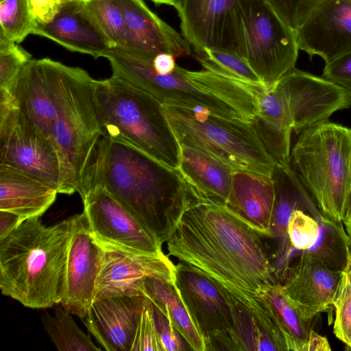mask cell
<instances>
[{
	"label": "cell",
	"instance_id": "cell-1",
	"mask_svg": "<svg viewBox=\"0 0 351 351\" xmlns=\"http://www.w3.org/2000/svg\"><path fill=\"white\" fill-rule=\"evenodd\" d=\"M187 190V204L166 241L169 256L214 281L287 350L263 298L278 282L263 234L224 205Z\"/></svg>",
	"mask_w": 351,
	"mask_h": 351
},
{
	"label": "cell",
	"instance_id": "cell-2",
	"mask_svg": "<svg viewBox=\"0 0 351 351\" xmlns=\"http://www.w3.org/2000/svg\"><path fill=\"white\" fill-rule=\"evenodd\" d=\"M101 186L141 221L163 244L188 201L179 171L125 142L101 136L86 172L82 199Z\"/></svg>",
	"mask_w": 351,
	"mask_h": 351
},
{
	"label": "cell",
	"instance_id": "cell-3",
	"mask_svg": "<svg viewBox=\"0 0 351 351\" xmlns=\"http://www.w3.org/2000/svg\"><path fill=\"white\" fill-rule=\"evenodd\" d=\"M72 230V217L51 226L36 217L0 238L1 293L31 308L61 303Z\"/></svg>",
	"mask_w": 351,
	"mask_h": 351
},
{
	"label": "cell",
	"instance_id": "cell-4",
	"mask_svg": "<svg viewBox=\"0 0 351 351\" xmlns=\"http://www.w3.org/2000/svg\"><path fill=\"white\" fill-rule=\"evenodd\" d=\"M112 75L156 98L162 105L202 110L217 116L251 121L258 112L257 94L262 86L250 85L210 71H190L176 65L166 75L150 61L112 47L104 56Z\"/></svg>",
	"mask_w": 351,
	"mask_h": 351
},
{
	"label": "cell",
	"instance_id": "cell-5",
	"mask_svg": "<svg viewBox=\"0 0 351 351\" xmlns=\"http://www.w3.org/2000/svg\"><path fill=\"white\" fill-rule=\"evenodd\" d=\"M95 97L102 136L125 142L178 170L180 145L156 98L113 75L97 80Z\"/></svg>",
	"mask_w": 351,
	"mask_h": 351
},
{
	"label": "cell",
	"instance_id": "cell-6",
	"mask_svg": "<svg viewBox=\"0 0 351 351\" xmlns=\"http://www.w3.org/2000/svg\"><path fill=\"white\" fill-rule=\"evenodd\" d=\"M96 82L85 70L66 66L51 134L60 162L59 193L77 192L80 195L102 136L95 97Z\"/></svg>",
	"mask_w": 351,
	"mask_h": 351
},
{
	"label": "cell",
	"instance_id": "cell-7",
	"mask_svg": "<svg viewBox=\"0 0 351 351\" xmlns=\"http://www.w3.org/2000/svg\"><path fill=\"white\" fill-rule=\"evenodd\" d=\"M289 166L322 217L343 222L351 180V129L328 121L305 130Z\"/></svg>",
	"mask_w": 351,
	"mask_h": 351
},
{
	"label": "cell",
	"instance_id": "cell-8",
	"mask_svg": "<svg viewBox=\"0 0 351 351\" xmlns=\"http://www.w3.org/2000/svg\"><path fill=\"white\" fill-rule=\"evenodd\" d=\"M179 144L198 147L234 171L271 176L276 165L251 122L226 118L202 110L162 105Z\"/></svg>",
	"mask_w": 351,
	"mask_h": 351
},
{
	"label": "cell",
	"instance_id": "cell-9",
	"mask_svg": "<svg viewBox=\"0 0 351 351\" xmlns=\"http://www.w3.org/2000/svg\"><path fill=\"white\" fill-rule=\"evenodd\" d=\"M240 56L266 86L295 69V31L264 0H239Z\"/></svg>",
	"mask_w": 351,
	"mask_h": 351
},
{
	"label": "cell",
	"instance_id": "cell-10",
	"mask_svg": "<svg viewBox=\"0 0 351 351\" xmlns=\"http://www.w3.org/2000/svg\"><path fill=\"white\" fill-rule=\"evenodd\" d=\"M175 285L207 350H230L237 302L206 275L182 262L175 265Z\"/></svg>",
	"mask_w": 351,
	"mask_h": 351
},
{
	"label": "cell",
	"instance_id": "cell-11",
	"mask_svg": "<svg viewBox=\"0 0 351 351\" xmlns=\"http://www.w3.org/2000/svg\"><path fill=\"white\" fill-rule=\"evenodd\" d=\"M0 163L24 171L60 191L61 168L51 141L32 126L15 103L0 106Z\"/></svg>",
	"mask_w": 351,
	"mask_h": 351
},
{
	"label": "cell",
	"instance_id": "cell-12",
	"mask_svg": "<svg viewBox=\"0 0 351 351\" xmlns=\"http://www.w3.org/2000/svg\"><path fill=\"white\" fill-rule=\"evenodd\" d=\"M182 36L196 54L221 49L240 56L239 0H173Z\"/></svg>",
	"mask_w": 351,
	"mask_h": 351
},
{
	"label": "cell",
	"instance_id": "cell-13",
	"mask_svg": "<svg viewBox=\"0 0 351 351\" xmlns=\"http://www.w3.org/2000/svg\"><path fill=\"white\" fill-rule=\"evenodd\" d=\"M276 84L286 100L293 130L298 135L351 106V90L295 68Z\"/></svg>",
	"mask_w": 351,
	"mask_h": 351
},
{
	"label": "cell",
	"instance_id": "cell-14",
	"mask_svg": "<svg viewBox=\"0 0 351 351\" xmlns=\"http://www.w3.org/2000/svg\"><path fill=\"white\" fill-rule=\"evenodd\" d=\"M90 232L99 241L148 253H161L162 244L128 208L101 186L82 199Z\"/></svg>",
	"mask_w": 351,
	"mask_h": 351
},
{
	"label": "cell",
	"instance_id": "cell-15",
	"mask_svg": "<svg viewBox=\"0 0 351 351\" xmlns=\"http://www.w3.org/2000/svg\"><path fill=\"white\" fill-rule=\"evenodd\" d=\"M66 68L48 58L32 59L20 71L9 91L25 119L49 141Z\"/></svg>",
	"mask_w": 351,
	"mask_h": 351
},
{
	"label": "cell",
	"instance_id": "cell-16",
	"mask_svg": "<svg viewBox=\"0 0 351 351\" xmlns=\"http://www.w3.org/2000/svg\"><path fill=\"white\" fill-rule=\"evenodd\" d=\"M72 237L61 304L71 314L83 319L95 296L97 281L103 261V250L90 232L84 212L72 216Z\"/></svg>",
	"mask_w": 351,
	"mask_h": 351
},
{
	"label": "cell",
	"instance_id": "cell-17",
	"mask_svg": "<svg viewBox=\"0 0 351 351\" xmlns=\"http://www.w3.org/2000/svg\"><path fill=\"white\" fill-rule=\"evenodd\" d=\"M97 241L102 247L103 261L95 298L141 292L147 278L175 284V265L163 252L148 253Z\"/></svg>",
	"mask_w": 351,
	"mask_h": 351
},
{
	"label": "cell",
	"instance_id": "cell-18",
	"mask_svg": "<svg viewBox=\"0 0 351 351\" xmlns=\"http://www.w3.org/2000/svg\"><path fill=\"white\" fill-rule=\"evenodd\" d=\"M145 296L142 292L95 297L83 319L107 351H131Z\"/></svg>",
	"mask_w": 351,
	"mask_h": 351
},
{
	"label": "cell",
	"instance_id": "cell-19",
	"mask_svg": "<svg viewBox=\"0 0 351 351\" xmlns=\"http://www.w3.org/2000/svg\"><path fill=\"white\" fill-rule=\"evenodd\" d=\"M121 9L125 24L122 48L152 62L161 53L176 58L191 54V45L173 27L160 19L143 0H114Z\"/></svg>",
	"mask_w": 351,
	"mask_h": 351
},
{
	"label": "cell",
	"instance_id": "cell-20",
	"mask_svg": "<svg viewBox=\"0 0 351 351\" xmlns=\"http://www.w3.org/2000/svg\"><path fill=\"white\" fill-rule=\"evenodd\" d=\"M295 35L299 49L325 64L351 52V0H323Z\"/></svg>",
	"mask_w": 351,
	"mask_h": 351
},
{
	"label": "cell",
	"instance_id": "cell-21",
	"mask_svg": "<svg viewBox=\"0 0 351 351\" xmlns=\"http://www.w3.org/2000/svg\"><path fill=\"white\" fill-rule=\"evenodd\" d=\"M341 274L302 252L298 263L287 271L282 286L302 318L311 322L333 305Z\"/></svg>",
	"mask_w": 351,
	"mask_h": 351
},
{
	"label": "cell",
	"instance_id": "cell-22",
	"mask_svg": "<svg viewBox=\"0 0 351 351\" xmlns=\"http://www.w3.org/2000/svg\"><path fill=\"white\" fill-rule=\"evenodd\" d=\"M84 1L62 3L50 21L36 25L34 34L50 39L71 51L88 54L95 59L103 57L112 46Z\"/></svg>",
	"mask_w": 351,
	"mask_h": 351
},
{
	"label": "cell",
	"instance_id": "cell-23",
	"mask_svg": "<svg viewBox=\"0 0 351 351\" xmlns=\"http://www.w3.org/2000/svg\"><path fill=\"white\" fill-rule=\"evenodd\" d=\"M274 202L275 189L271 176L247 171L234 172L225 206L263 236L271 235Z\"/></svg>",
	"mask_w": 351,
	"mask_h": 351
},
{
	"label": "cell",
	"instance_id": "cell-24",
	"mask_svg": "<svg viewBox=\"0 0 351 351\" xmlns=\"http://www.w3.org/2000/svg\"><path fill=\"white\" fill-rule=\"evenodd\" d=\"M257 101L258 112L250 122L275 162L288 166L293 124L286 100L274 84L258 91Z\"/></svg>",
	"mask_w": 351,
	"mask_h": 351
},
{
	"label": "cell",
	"instance_id": "cell-25",
	"mask_svg": "<svg viewBox=\"0 0 351 351\" xmlns=\"http://www.w3.org/2000/svg\"><path fill=\"white\" fill-rule=\"evenodd\" d=\"M58 189L34 175L0 163V210L25 219L40 217L56 199Z\"/></svg>",
	"mask_w": 351,
	"mask_h": 351
},
{
	"label": "cell",
	"instance_id": "cell-26",
	"mask_svg": "<svg viewBox=\"0 0 351 351\" xmlns=\"http://www.w3.org/2000/svg\"><path fill=\"white\" fill-rule=\"evenodd\" d=\"M179 145L178 171L186 186L199 195L225 206L235 171L202 149Z\"/></svg>",
	"mask_w": 351,
	"mask_h": 351
},
{
	"label": "cell",
	"instance_id": "cell-27",
	"mask_svg": "<svg viewBox=\"0 0 351 351\" xmlns=\"http://www.w3.org/2000/svg\"><path fill=\"white\" fill-rule=\"evenodd\" d=\"M271 177L275 189V202L271 223V237L280 242L279 252L288 266L291 245L287 226L291 213L300 209L317 221L322 218L316 204L289 166L276 165Z\"/></svg>",
	"mask_w": 351,
	"mask_h": 351
},
{
	"label": "cell",
	"instance_id": "cell-28",
	"mask_svg": "<svg viewBox=\"0 0 351 351\" xmlns=\"http://www.w3.org/2000/svg\"><path fill=\"white\" fill-rule=\"evenodd\" d=\"M140 290L169 318L190 350L208 351L205 339L187 311L175 284L147 278Z\"/></svg>",
	"mask_w": 351,
	"mask_h": 351
},
{
	"label": "cell",
	"instance_id": "cell-29",
	"mask_svg": "<svg viewBox=\"0 0 351 351\" xmlns=\"http://www.w3.org/2000/svg\"><path fill=\"white\" fill-rule=\"evenodd\" d=\"M263 298L284 338L287 350L306 351L311 322L302 318L286 294L282 285L276 282L269 287Z\"/></svg>",
	"mask_w": 351,
	"mask_h": 351
},
{
	"label": "cell",
	"instance_id": "cell-30",
	"mask_svg": "<svg viewBox=\"0 0 351 351\" xmlns=\"http://www.w3.org/2000/svg\"><path fill=\"white\" fill-rule=\"evenodd\" d=\"M318 222L319 233L316 242L312 247L302 252L333 271H344L351 255V241L343 222L333 221L324 217Z\"/></svg>",
	"mask_w": 351,
	"mask_h": 351
},
{
	"label": "cell",
	"instance_id": "cell-31",
	"mask_svg": "<svg viewBox=\"0 0 351 351\" xmlns=\"http://www.w3.org/2000/svg\"><path fill=\"white\" fill-rule=\"evenodd\" d=\"M41 323L51 341L59 351H99L90 336L83 332L62 306L54 309V315L42 314Z\"/></svg>",
	"mask_w": 351,
	"mask_h": 351
},
{
	"label": "cell",
	"instance_id": "cell-32",
	"mask_svg": "<svg viewBox=\"0 0 351 351\" xmlns=\"http://www.w3.org/2000/svg\"><path fill=\"white\" fill-rule=\"evenodd\" d=\"M196 58L204 69L254 86H266L246 60L235 52L221 49H205Z\"/></svg>",
	"mask_w": 351,
	"mask_h": 351
},
{
	"label": "cell",
	"instance_id": "cell-33",
	"mask_svg": "<svg viewBox=\"0 0 351 351\" xmlns=\"http://www.w3.org/2000/svg\"><path fill=\"white\" fill-rule=\"evenodd\" d=\"M36 26L27 0H0V38L19 44Z\"/></svg>",
	"mask_w": 351,
	"mask_h": 351
},
{
	"label": "cell",
	"instance_id": "cell-34",
	"mask_svg": "<svg viewBox=\"0 0 351 351\" xmlns=\"http://www.w3.org/2000/svg\"><path fill=\"white\" fill-rule=\"evenodd\" d=\"M84 5L112 47L123 44L125 24L123 13L114 0H84Z\"/></svg>",
	"mask_w": 351,
	"mask_h": 351
},
{
	"label": "cell",
	"instance_id": "cell-35",
	"mask_svg": "<svg viewBox=\"0 0 351 351\" xmlns=\"http://www.w3.org/2000/svg\"><path fill=\"white\" fill-rule=\"evenodd\" d=\"M333 306L334 334L351 350V271L347 268L342 271Z\"/></svg>",
	"mask_w": 351,
	"mask_h": 351
},
{
	"label": "cell",
	"instance_id": "cell-36",
	"mask_svg": "<svg viewBox=\"0 0 351 351\" xmlns=\"http://www.w3.org/2000/svg\"><path fill=\"white\" fill-rule=\"evenodd\" d=\"M32 59L18 43L0 38V90L10 91L20 71Z\"/></svg>",
	"mask_w": 351,
	"mask_h": 351
},
{
	"label": "cell",
	"instance_id": "cell-37",
	"mask_svg": "<svg viewBox=\"0 0 351 351\" xmlns=\"http://www.w3.org/2000/svg\"><path fill=\"white\" fill-rule=\"evenodd\" d=\"M319 233V222L311 215L300 209L291 213L287 234L293 247L301 251L310 248L316 242Z\"/></svg>",
	"mask_w": 351,
	"mask_h": 351
},
{
	"label": "cell",
	"instance_id": "cell-38",
	"mask_svg": "<svg viewBox=\"0 0 351 351\" xmlns=\"http://www.w3.org/2000/svg\"><path fill=\"white\" fill-rule=\"evenodd\" d=\"M146 350L164 351L157 332L152 304L145 297L131 351Z\"/></svg>",
	"mask_w": 351,
	"mask_h": 351
},
{
	"label": "cell",
	"instance_id": "cell-39",
	"mask_svg": "<svg viewBox=\"0 0 351 351\" xmlns=\"http://www.w3.org/2000/svg\"><path fill=\"white\" fill-rule=\"evenodd\" d=\"M294 31L323 0H264Z\"/></svg>",
	"mask_w": 351,
	"mask_h": 351
},
{
	"label": "cell",
	"instance_id": "cell-40",
	"mask_svg": "<svg viewBox=\"0 0 351 351\" xmlns=\"http://www.w3.org/2000/svg\"><path fill=\"white\" fill-rule=\"evenodd\" d=\"M150 302V301H149ZM151 303V302H150ZM158 337L164 351H183L181 336L169 318L156 306L152 304Z\"/></svg>",
	"mask_w": 351,
	"mask_h": 351
},
{
	"label": "cell",
	"instance_id": "cell-41",
	"mask_svg": "<svg viewBox=\"0 0 351 351\" xmlns=\"http://www.w3.org/2000/svg\"><path fill=\"white\" fill-rule=\"evenodd\" d=\"M323 77L351 90V52L325 64Z\"/></svg>",
	"mask_w": 351,
	"mask_h": 351
},
{
	"label": "cell",
	"instance_id": "cell-42",
	"mask_svg": "<svg viewBox=\"0 0 351 351\" xmlns=\"http://www.w3.org/2000/svg\"><path fill=\"white\" fill-rule=\"evenodd\" d=\"M32 14L37 24L50 21L58 12L61 0H27Z\"/></svg>",
	"mask_w": 351,
	"mask_h": 351
},
{
	"label": "cell",
	"instance_id": "cell-43",
	"mask_svg": "<svg viewBox=\"0 0 351 351\" xmlns=\"http://www.w3.org/2000/svg\"><path fill=\"white\" fill-rule=\"evenodd\" d=\"M25 220L12 212L0 210V238H3Z\"/></svg>",
	"mask_w": 351,
	"mask_h": 351
},
{
	"label": "cell",
	"instance_id": "cell-44",
	"mask_svg": "<svg viewBox=\"0 0 351 351\" xmlns=\"http://www.w3.org/2000/svg\"><path fill=\"white\" fill-rule=\"evenodd\" d=\"M176 57L169 53H161L156 55L152 63L154 70L159 74L166 75L172 73L176 67Z\"/></svg>",
	"mask_w": 351,
	"mask_h": 351
},
{
	"label": "cell",
	"instance_id": "cell-45",
	"mask_svg": "<svg viewBox=\"0 0 351 351\" xmlns=\"http://www.w3.org/2000/svg\"><path fill=\"white\" fill-rule=\"evenodd\" d=\"M331 350L327 339L318 335L313 329L311 330L306 351H329Z\"/></svg>",
	"mask_w": 351,
	"mask_h": 351
},
{
	"label": "cell",
	"instance_id": "cell-46",
	"mask_svg": "<svg viewBox=\"0 0 351 351\" xmlns=\"http://www.w3.org/2000/svg\"><path fill=\"white\" fill-rule=\"evenodd\" d=\"M343 223L346 231L351 241V180L348 193Z\"/></svg>",
	"mask_w": 351,
	"mask_h": 351
},
{
	"label": "cell",
	"instance_id": "cell-47",
	"mask_svg": "<svg viewBox=\"0 0 351 351\" xmlns=\"http://www.w3.org/2000/svg\"><path fill=\"white\" fill-rule=\"evenodd\" d=\"M149 1H151L158 5L167 4V5H171V3L173 0H149Z\"/></svg>",
	"mask_w": 351,
	"mask_h": 351
},
{
	"label": "cell",
	"instance_id": "cell-48",
	"mask_svg": "<svg viewBox=\"0 0 351 351\" xmlns=\"http://www.w3.org/2000/svg\"><path fill=\"white\" fill-rule=\"evenodd\" d=\"M349 271H351V255H350V260H349V263H348V265L346 267Z\"/></svg>",
	"mask_w": 351,
	"mask_h": 351
},
{
	"label": "cell",
	"instance_id": "cell-49",
	"mask_svg": "<svg viewBox=\"0 0 351 351\" xmlns=\"http://www.w3.org/2000/svg\"><path fill=\"white\" fill-rule=\"evenodd\" d=\"M84 1V0H61L62 3H65V2H69V1Z\"/></svg>",
	"mask_w": 351,
	"mask_h": 351
}]
</instances>
